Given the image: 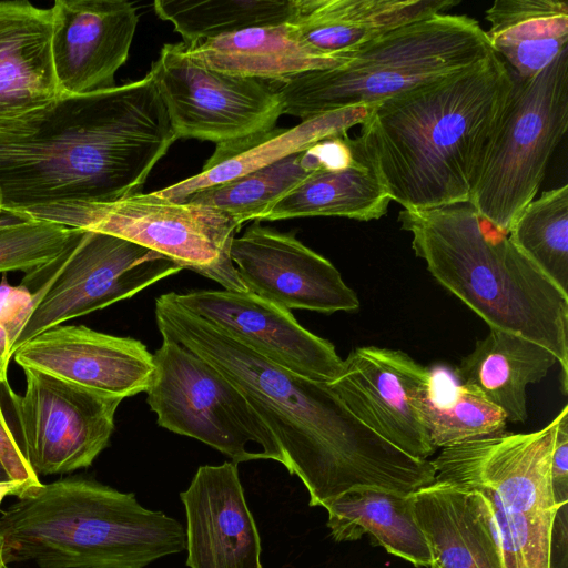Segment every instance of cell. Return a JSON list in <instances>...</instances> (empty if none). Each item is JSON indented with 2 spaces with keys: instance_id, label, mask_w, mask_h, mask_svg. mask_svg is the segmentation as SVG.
<instances>
[{
  "instance_id": "6da1fadb",
  "label": "cell",
  "mask_w": 568,
  "mask_h": 568,
  "mask_svg": "<svg viewBox=\"0 0 568 568\" xmlns=\"http://www.w3.org/2000/svg\"><path fill=\"white\" fill-rule=\"evenodd\" d=\"M162 339L175 342L221 372L274 435L284 466L310 506L358 487L412 493L435 481L428 459L402 452L359 422L328 388L264 358L181 307L171 293L155 301Z\"/></svg>"
},
{
  "instance_id": "7a4b0ae2",
  "label": "cell",
  "mask_w": 568,
  "mask_h": 568,
  "mask_svg": "<svg viewBox=\"0 0 568 568\" xmlns=\"http://www.w3.org/2000/svg\"><path fill=\"white\" fill-rule=\"evenodd\" d=\"M150 73L85 95H62L18 130L0 133V210L116 201L142 192L176 141Z\"/></svg>"
},
{
  "instance_id": "3957f363",
  "label": "cell",
  "mask_w": 568,
  "mask_h": 568,
  "mask_svg": "<svg viewBox=\"0 0 568 568\" xmlns=\"http://www.w3.org/2000/svg\"><path fill=\"white\" fill-rule=\"evenodd\" d=\"M511 84L509 68L493 52L372 105L355 139L390 199L403 209L468 202Z\"/></svg>"
},
{
  "instance_id": "277c9868",
  "label": "cell",
  "mask_w": 568,
  "mask_h": 568,
  "mask_svg": "<svg viewBox=\"0 0 568 568\" xmlns=\"http://www.w3.org/2000/svg\"><path fill=\"white\" fill-rule=\"evenodd\" d=\"M398 221L433 277L489 328L519 335L554 354L566 392L568 295L470 202L403 209Z\"/></svg>"
},
{
  "instance_id": "5b68a950",
  "label": "cell",
  "mask_w": 568,
  "mask_h": 568,
  "mask_svg": "<svg viewBox=\"0 0 568 568\" xmlns=\"http://www.w3.org/2000/svg\"><path fill=\"white\" fill-rule=\"evenodd\" d=\"M6 564L144 568L186 546L185 528L133 493L68 477L28 488L0 515Z\"/></svg>"
},
{
  "instance_id": "8992f818",
  "label": "cell",
  "mask_w": 568,
  "mask_h": 568,
  "mask_svg": "<svg viewBox=\"0 0 568 568\" xmlns=\"http://www.w3.org/2000/svg\"><path fill=\"white\" fill-rule=\"evenodd\" d=\"M493 52L486 31L474 18L437 13L342 54L336 67L300 73L276 91L282 114L305 121L372 106L465 70Z\"/></svg>"
},
{
  "instance_id": "52a82bcc",
  "label": "cell",
  "mask_w": 568,
  "mask_h": 568,
  "mask_svg": "<svg viewBox=\"0 0 568 568\" xmlns=\"http://www.w3.org/2000/svg\"><path fill=\"white\" fill-rule=\"evenodd\" d=\"M560 413L532 433H499L442 448L435 480L466 489L480 509L504 568H551L559 509L551 457Z\"/></svg>"
},
{
  "instance_id": "ba28073f",
  "label": "cell",
  "mask_w": 568,
  "mask_h": 568,
  "mask_svg": "<svg viewBox=\"0 0 568 568\" xmlns=\"http://www.w3.org/2000/svg\"><path fill=\"white\" fill-rule=\"evenodd\" d=\"M511 89L480 158L469 201L479 216L508 234L534 200L568 129V49L538 74L511 72Z\"/></svg>"
},
{
  "instance_id": "9c48e42d",
  "label": "cell",
  "mask_w": 568,
  "mask_h": 568,
  "mask_svg": "<svg viewBox=\"0 0 568 568\" xmlns=\"http://www.w3.org/2000/svg\"><path fill=\"white\" fill-rule=\"evenodd\" d=\"M182 271L164 255L124 239L71 229L62 250L27 272L21 284L32 295L33 311L13 353L47 329L130 298Z\"/></svg>"
},
{
  "instance_id": "30bf717a",
  "label": "cell",
  "mask_w": 568,
  "mask_h": 568,
  "mask_svg": "<svg viewBox=\"0 0 568 568\" xmlns=\"http://www.w3.org/2000/svg\"><path fill=\"white\" fill-rule=\"evenodd\" d=\"M29 216L124 239L224 290L247 292L230 256L231 243L242 224L217 209L172 201L155 191L108 203L38 210Z\"/></svg>"
},
{
  "instance_id": "8fae6325",
  "label": "cell",
  "mask_w": 568,
  "mask_h": 568,
  "mask_svg": "<svg viewBox=\"0 0 568 568\" xmlns=\"http://www.w3.org/2000/svg\"><path fill=\"white\" fill-rule=\"evenodd\" d=\"M146 402L158 424L197 439L236 465L273 459L284 465L274 435L243 394L212 364L184 346L163 339L153 354Z\"/></svg>"
},
{
  "instance_id": "7c38bea8",
  "label": "cell",
  "mask_w": 568,
  "mask_h": 568,
  "mask_svg": "<svg viewBox=\"0 0 568 568\" xmlns=\"http://www.w3.org/2000/svg\"><path fill=\"white\" fill-rule=\"evenodd\" d=\"M149 73L176 139L236 142L272 130L282 115L277 91L265 81L196 63L182 42L164 44Z\"/></svg>"
},
{
  "instance_id": "4fadbf2b",
  "label": "cell",
  "mask_w": 568,
  "mask_h": 568,
  "mask_svg": "<svg viewBox=\"0 0 568 568\" xmlns=\"http://www.w3.org/2000/svg\"><path fill=\"white\" fill-rule=\"evenodd\" d=\"M26 390L3 385L17 417L19 447L37 475L89 467L108 446L122 398L22 368Z\"/></svg>"
},
{
  "instance_id": "5bb4252c",
  "label": "cell",
  "mask_w": 568,
  "mask_h": 568,
  "mask_svg": "<svg viewBox=\"0 0 568 568\" xmlns=\"http://www.w3.org/2000/svg\"><path fill=\"white\" fill-rule=\"evenodd\" d=\"M254 221L231 243L230 256L246 290L286 310L325 314L359 307L356 293L324 256Z\"/></svg>"
},
{
  "instance_id": "9a60e30c",
  "label": "cell",
  "mask_w": 568,
  "mask_h": 568,
  "mask_svg": "<svg viewBox=\"0 0 568 568\" xmlns=\"http://www.w3.org/2000/svg\"><path fill=\"white\" fill-rule=\"evenodd\" d=\"M430 369L398 349H353L328 388L366 427L407 455L427 459L436 450L412 395Z\"/></svg>"
},
{
  "instance_id": "2e32d148",
  "label": "cell",
  "mask_w": 568,
  "mask_h": 568,
  "mask_svg": "<svg viewBox=\"0 0 568 568\" xmlns=\"http://www.w3.org/2000/svg\"><path fill=\"white\" fill-rule=\"evenodd\" d=\"M171 295L185 311L293 373L329 383L343 368V359L331 342L305 329L290 310L248 291L203 290Z\"/></svg>"
},
{
  "instance_id": "e0dca14e",
  "label": "cell",
  "mask_w": 568,
  "mask_h": 568,
  "mask_svg": "<svg viewBox=\"0 0 568 568\" xmlns=\"http://www.w3.org/2000/svg\"><path fill=\"white\" fill-rule=\"evenodd\" d=\"M51 9V51L62 95H85L115 87L139 23L124 0H57Z\"/></svg>"
},
{
  "instance_id": "ac0fdd59",
  "label": "cell",
  "mask_w": 568,
  "mask_h": 568,
  "mask_svg": "<svg viewBox=\"0 0 568 568\" xmlns=\"http://www.w3.org/2000/svg\"><path fill=\"white\" fill-rule=\"evenodd\" d=\"M17 364L77 386L120 398L146 392L154 358L132 337L83 325H58L34 336L14 353Z\"/></svg>"
},
{
  "instance_id": "d6986e66",
  "label": "cell",
  "mask_w": 568,
  "mask_h": 568,
  "mask_svg": "<svg viewBox=\"0 0 568 568\" xmlns=\"http://www.w3.org/2000/svg\"><path fill=\"white\" fill-rule=\"evenodd\" d=\"M180 497L186 516L187 567L263 568L260 535L235 463L199 467Z\"/></svg>"
},
{
  "instance_id": "ffe728a7",
  "label": "cell",
  "mask_w": 568,
  "mask_h": 568,
  "mask_svg": "<svg viewBox=\"0 0 568 568\" xmlns=\"http://www.w3.org/2000/svg\"><path fill=\"white\" fill-rule=\"evenodd\" d=\"M51 38V9L0 1V133L20 129L62 97Z\"/></svg>"
},
{
  "instance_id": "44dd1931",
  "label": "cell",
  "mask_w": 568,
  "mask_h": 568,
  "mask_svg": "<svg viewBox=\"0 0 568 568\" xmlns=\"http://www.w3.org/2000/svg\"><path fill=\"white\" fill-rule=\"evenodd\" d=\"M459 0H298L287 21L310 50L341 57L405 24L437 14Z\"/></svg>"
},
{
  "instance_id": "7402d4cb",
  "label": "cell",
  "mask_w": 568,
  "mask_h": 568,
  "mask_svg": "<svg viewBox=\"0 0 568 568\" xmlns=\"http://www.w3.org/2000/svg\"><path fill=\"white\" fill-rule=\"evenodd\" d=\"M355 156L353 139L347 133L332 135L304 151L200 190L182 201L217 209L240 224L261 221L278 200L310 175L324 169L346 166Z\"/></svg>"
},
{
  "instance_id": "603a6c76",
  "label": "cell",
  "mask_w": 568,
  "mask_h": 568,
  "mask_svg": "<svg viewBox=\"0 0 568 568\" xmlns=\"http://www.w3.org/2000/svg\"><path fill=\"white\" fill-rule=\"evenodd\" d=\"M369 109L371 106H358L335 111L302 121L291 129L275 126L236 142L216 145L215 152L200 173L156 192L180 202L200 190L227 182L304 151L320 140L346 133L352 125L362 123Z\"/></svg>"
},
{
  "instance_id": "cb8c5ba5",
  "label": "cell",
  "mask_w": 568,
  "mask_h": 568,
  "mask_svg": "<svg viewBox=\"0 0 568 568\" xmlns=\"http://www.w3.org/2000/svg\"><path fill=\"white\" fill-rule=\"evenodd\" d=\"M437 568H504L490 529L470 494L435 480L410 494Z\"/></svg>"
},
{
  "instance_id": "d4e9b609",
  "label": "cell",
  "mask_w": 568,
  "mask_h": 568,
  "mask_svg": "<svg viewBox=\"0 0 568 568\" xmlns=\"http://www.w3.org/2000/svg\"><path fill=\"white\" fill-rule=\"evenodd\" d=\"M183 47L189 58L212 70L280 83L306 71L336 67L342 61L341 57L322 55L306 48L292 34L287 22L244 29Z\"/></svg>"
},
{
  "instance_id": "484cf974",
  "label": "cell",
  "mask_w": 568,
  "mask_h": 568,
  "mask_svg": "<svg viewBox=\"0 0 568 568\" xmlns=\"http://www.w3.org/2000/svg\"><path fill=\"white\" fill-rule=\"evenodd\" d=\"M558 363L552 353L519 335L490 328L473 352L462 358L454 375L498 407L507 422L525 423L526 389Z\"/></svg>"
},
{
  "instance_id": "4316f807",
  "label": "cell",
  "mask_w": 568,
  "mask_h": 568,
  "mask_svg": "<svg viewBox=\"0 0 568 568\" xmlns=\"http://www.w3.org/2000/svg\"><path fill=\"white\" fill-rule=\"evenodd\" d=\"M322 507L327 510V527L336 541H355L369 535L388 554L416 567H433L432 551L416 520L410 495L358 487Z\"/></svg>"
},
{
  "instance_id": "83f0119b",
  "label": "cell",
  "mask_w": 568,
  "mask_h": 568,
  "mask_svg": "<svg viewBox=\"0 0 568 568\" xmlns=\"http://www.w3.org/2000/svg\"><path fill=\"white\" fill-rule=\"evenodd\" d=\"M356 156L343 168L320 170L278 200L261 221L305 216L378 220L392 201L376 168L353 138Z\"/></svg>"
},
{
  "instance_id": "f1b7e54d",
  "label": "cell",
  "mask_w": 568,
  "mask_h": 568,
  "mask_svg": "<svg viewBox=\"0 0 568 568\" xmlns=\"http://www.w3.org/2000/svg\"><path fill=\"white\" fill-rule=\"evenodd\" d=\"M493 51L520 78H531L568 49V4L497 0L485 12Z\"/></svg>"
},
{
  "instance_id": "f546056e",
  "label": "cell",
  "mask_w": 568,
  "mask_h": 568,
  "mask_svg": "<svg viewBox=\"0 0 568 568\" xmlns=\"http://www.w3.org/2000/svg\"><path fill=\"white\" fill-rule=\"evenodd\" d=\"M412 399L434 447L446 448L499 434L506 426L504 413L446 371H430Z\"/></svg>"
},
{
  "instance_id": "4dcf8cb0",
  "label": "cell",
  "mask_w": 568,
  "mask_h": 568,
  "mask_svg": "<svg viewBox=\"0 0 568 568\" xmlns=\"http://www.w3.org/2000/svg\"><path fill=\"white\" fill-rule=\"evenodd\" d=\"M298 0H155V14L173 24L185 45L222 34L283 24Z\"/></svg>"
},
{
  "instance_id": "1f68e13d",
  "label": "cell",
  "mask_w": 568,
  "mask_h": 568,
  "mask_svg": "<svg viewBox=\"0 0 568 568\" xmlns=\"http://www.w3.org/2000/svg\"><path fill=\"white\" fill-rule=\"evenodd\" d=\"M508 237L568 295V185L545 191L511 224Z\"/></svg>"
},
{
  "instance_id": "d6a6232c",
  "label": "cell",
  "mask_w": 568,
  "mask_h": 568,
  "mask_svg": "<svg viewBox=\"0 0 568 568\" xmlns=\"http://www.w3.org/2000/svg\"><path fill=\"white\" fill-rule=\"evenodd\" d=\"M71 229L29 219L0 225V273L30 271L53 258L64 246Z\"/></svg>"
},
{
  "instance_id": "836d02e7",
  "label": "cell",
  "mask_w": 568,
  "mask_h": 568,
  "mask_svg": "<svg viewBox=\"0 0 568 568\" xmlns=\"http://www.w3.org/2000/svg\"><path fill=\"white\" fill-rule=\"evenodd\" d=\"M32 311L31 293L22 285H10L3 276L0 283V327L7 332L12 348Z\"/></svg>"
},
{
  "instance_id": "e575fe53",
  "label": "cell",
  "mask_w": 568,
  "mask_h": 568,
  "mask_svg": "<svg viewBox=\"0 0 568 568\" xmlns=\"http://www.w3.org/2000/svg\"><path fill=\"white\" fill-rule=\"evenodd\" d=\"M0 460L13 480H21L31 485H40L38 475L26 460L19 444L13 436L0 405Z\"/></svg>"
},
{
  "instance_id": "d590c367",
  "label": "cell",
  "mask_w": 568,
  "mask_h": 568,
  "mask_svg": "<svg viewBox=\"0 0 568 568\" xmlns=\"http://www.w3.org/2000/svg\"><path fill=\"white\" fill-rule=\"evenodd\" d=\"M560 413L555 448L551 457V480L556 500L560 505L567 503L568 485V406Z\"/></svg>"
},
{
  "instance_id": "8d00e7d4",
  "label": "cell",
  "mask_w": 568,
  "mask_h": 568,
  "mask_svg": "<svg viewBox=\"0 0 568 568\" xmlns=\"http://www.w3.org/2000/svg\"><path fill=\"white\" fill-rule=\"evenodd\" d=\"M32 486H34V485H31L29 483L21 481V480H13V479L7 480V481H0V505L6 497H8V496L20 497L28 488H30Z\"/></svg>"
},
{
  "instance_id": "74e56055",
  "label": "cell",
  "mask_w": 568,
  "mask_h": 568,
  "mask_svg": "<svg viewBox=\"0 0 568 568\" xmlns=\"http://www.w3.org/2000/svg\"><path fill=\"white\" fill-rule=\"evenodd\" d=\"M24 220H29V219H24L20 215H16V214H12V213H8V212H3L0 210V225L2 224H9V223H14V222H19V221H24Z\"/></svg>"
},
{
  "instance_id": "f35d334b",
  "label": "cell",
  "mask_w": 568,
  "mask_h": 568,
  "mask_svg": "<svg viewBox=\"0 0 568 568\" xmlns=\"http://www.w3.org/2000/svg\"><path fill=\"white\" fill-rule=\"evenodd\" d=\"M7 372H8V365L0 357V385H4L8 383Z\"/></svg>"
},
{
  "instance_id": "ab89813d",
  "label": "cell",
  "mask_w": 568,
  "mask_h": 568,
  "mask_svg": "<svg viewBox=\"0 0 568 568\" xmlns=\"http://www.w3.org/2000/svg\"><path fill=\"white\" fill-rule=\"evenodd\" d=\"M7 480H11V477L9 476L2 462L0 460V481H7Z\"/></svg>"
},
{
  "instance_id": "60d3db41",
  "label": "cell",
  "mask_w": 568,
  "mask_h": 568,
  "mask_svg": "<svg viewBox=\"0 0 568 568\" xmlns=\"http://www.w3.org/2000/svg\"><path fill=\"white\" fill-rule=\"evenodd\" d=\"M0 568H8L3 559V537L0 535Z\"/></svg>"
},
{
  "instance_id": "b9f144b4",
  "label": "cell",
  "mask_w": 568,
  "mask_h": 568,
  "mask_svg": "<svg viewBox=\"0 0 568 568\" xmlns=\"http://www.w3.org/2000/svg\"><path fill=\"white\" fill-rule=\"evenodd\" d=\"M432 568H437V567L433 566Z\"/></svg>"
}]
</instances>
